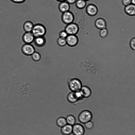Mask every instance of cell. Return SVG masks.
I'll return each instance as SVG.
<instances>
[{"label":"cell","instance_id":"1","mask_svg":"<svg viewBox=\"0 0 135 135\" xmlns=\"http://www.w3.org/2000/svg\"><path fill=\"white\" fill-rule=\"evenodd\" d=\"M31 32L35 38L44 37L47 33V29L43 25L37 23L34 25Z\"/></svg>","mask_w":135,"mask_h":135},{"label":"cell","instance_id":"17","mask_svg":"<svg viewBox=\"0 0 135 135\" xmlns=\"http://www.w3.org/2000/svg\"><path fill=\"white\" fill-rule=\"evenodd\" d=\"M125 11L128 15L133 16L135 15V6L134 5L131 4L125 6Z\"/></svg>","mask_w":135,"mask_h":135},{"label":"cell","instance_id":"31","mask_svg":"<svg viewBox=\"0 0 135 135\" xmlns=\"http://www.w3.org/2000/svg\"><path fill=\"white\" fill-rule=\"evenodd\" d=\"M131 4L135 5V0H131Z\"/></svg>","mask_w":135,"mask_h":135},{"label":"cell","instance_id":"8","mask_svg":"<svg viewBox=\"0 0 135 135\" xmlns=\"http://www.w3.org/2000/svg\"><path fill=\"white\" fill-rule=\"evenodd\" d=\"M67 45L70 47L77 46L79 42V39L76 35H69L66 38Z\"/></svg>","mask_w":135,"mask_h":135},{"label":"cell","instance_id":"12","mask_svg":"<svg viewBox=\"0 0 135 135\" xmlns=\"http://www.w3.org/2000/svg\"><path fill=\"white\" fill-rule=\"evenodd\" d=\"M33 42L36 47L42 48L46 44L47 40L45 37H37L35 38Z\"/></svg>","mask_w":135,"mask_h":135},{"label":"cell","instance_id":"2","mask_svg":"<svg viewBox=\"0 0 135 135\" xmlns=\"http://www.w3.org/2000/svg\"><path fill=\"white\" fill-rule=\"evenodd\" d=\"M69 87L72 92H80L82 87L81 81L78 78H73L69 80L68 82Z\"/></svg>","mask_w":135,"mask_h":135},{"label":"cell","instance_id":"6","mask_svg":"<svg viewBox=\"0 0 135 135\" xmlns=\"http://www.w3.org/2000/svg\"><path fill=\"white\" fill-rule=\"evenodd\" d=\"M82 97L80 92H71L68 95L67 98L69 103L74 104L77 102Z\"/></svg>","mask_w":135,"mask_h":135},{"label":"cell","instance_id":"5","mask_svg":"<svg viewBox=\"0 0 135 135\" xmlns=\"http://www.w3.org/2000/svg\"><path fill=\"white\" fill-rule=\"evenodd\" d=\"M61 19L63 22L66 25L74 22L75 16L73 13L69 11L62 13Z\"/></svg>","mask_w":135,"mask_h":135},{"label":"cell","instance_id":"10","mask_svg":"<svg viewBox=\"0 0 135 135\" xmlns=\"http://www.w3.org/2000/svg\"><path fill=\"white\" fill-rule=\"evenodd\" d=\"M35 37L31 32H25L22 36V40L25 44H31L34 41Z\"/></svg>","mask_w":135,"mask_h":135},{"label":"cell","instance_id":"11","mask_svg":"<svg viewBox=\"0 0 135 135\" xmlns=\"http://www.w3.org/2000/svg\"><path fill=\"white\" fill-rule=\"evenodd\" d=\"M98 9L97 7L93 4L88 5L86 8V12L89 16H95L97 14Z\"/></svg>","mask_w":135,"mask_h":135},{"label":"cell","instance_id":"7","mask_svg":"<svg viewBox=\"0 0 135 135\" xmlns=\"http://www.w3.org/2000/svg\"><path fill=\"white\" fill-rule=\"evenodd\" d=\"M21 51L22 53L26 56H31L35 51V49L31 44H25L22 47Z\"/></svg>","mask_w":135,"mask_h":135},{"label":"cell","instance_id":"30","mask_svg":"<svg viewBox=\"0 0 135 135\" xmlns=\"http://www.w3.org/2000/svg\"><path fill=\"white\" fill-rule=\"evenodd\" d=\"M76 1L77 0H66V1L70 5L75 3Z\"/></svg>","mask_w":135,"mask_h":135},{"label":"cell","instance_id":"29","mask_svg":"<svg viewBox=\"0 0 135 135\" xmlns=\"http://www.w3.org/2000/svg\"><path fill=\"white\" fill-rule=\"evenodd\" d=\"M14 3L16 4H21L24 3L26 0H10Z\"/></svg>","mask_w":135,"mask_h":135},{"label":"cell","instance_id":"16","mask_svg":"<svg viewBox=\"0 0 135 135\" xmlns=\"http://www.w3.org/2000/svg\"><path fill=\"white\" fill-rule=\"evenodd\" d=\"M61 132L63 135H70L72 132L73 126L66 124L61 128Z\"/></svg>","mask_w":135,"mask_h":135},{"label":"cell","instance_id":"33","mask_svg":"<svg viewBox=\"0 0 135 135\" xmlns=\"http://www.w3.org/2000/svg\"><path fill=\"white\" fill-rule=\"evenodd\" d=\"M83 1H84L86 2V1H89V0H83Z\"/></svg>","mask_w":135,"mask_h":135},{"label":"cell","instance_id":"26","mask_svg":"<svg viewBox=\"0 0 135 135\" xmlns=\"http://www.w3.org/2000/svg\"><path fill=\"white\" fill-rule=\"evenodd\" d=\"M69 35L64 30H61L59 33V37L66 38Z\"/></svg>","mask_w":135,"mask_h":135},{"label":"cell","instance_id":"19","mask_svg":"<svg viewBox=\"0 0 135 135\" xmlns=\"http://www.w3.org/2000/svg\"><path fill=\"white\" fill-rule=\"evenodd\" d=\"M67 124L73 126L76 123V119L75 116L72 115L67 116L66 118Z\"/></svg>","mask_w":135,"mask_h":135},{"label":"cell","instance_id":"24","mask_svg":"<svg viewBox=\"0 0 135 135\" xmlns=\"http://www.w3.org/2000/svg\"><path fill=\"white\" fill-rule=\"evenodd\" d=\"M108 34L109 31L106 28L101 29L99 32L100 36L103 38L106 37L108 36Z\"/></svg>","mask_w":135,"mask_h":135},{"label":"cell","instance_id":"18","mask_svg":"<svg viewBox=\"0 0 135 135\" xmlns=\"http://www.w3.org/2000/svg\"><path fill=\"white\" fill-rule=\"evenodd\" d=\"M34 25L33 23L30 21H27L24 23L23 25L24 30L25 32H31Z\"/></svg>","mask_w":135,"mask_h":135},{"label":"cell","instance_id":"15","mask_svg":"<svg viewBox=\"0 0 135 135\" xmlns=\"http://www.w3.org/2000/svg\"><path fill=\"white\" fill-rule=\"evenodd\" d=\"M70 5L66 1L60 2L58 5L59 10L62 13L70 11Z\"/></svg>","mask_w":135,"mask_h":135},{"label":"cell","instance_id":"22","mask_svg":"<svg viewBox=\"0 0 135 135\" xmlns=\"http://www.w3.org/2000/svg\"><path fill=\"white\" fill-rule=\"evenodd\" d=\"M31 58L32 60L35 61H40L41 58V54L38 52H35L31 55Z\"/></svg>","mask_w":135,"mask_h":135},{"label":"cell","instance_id":"32","mask_svg":"<svg viewBox=\"0 0 135 135\" xmlns=\"http://www.w3.org/2000/svg\"><path fill=\"white\" fill-rule=\"evenodd\" d=\"M56 1L60 2L66 1V0H56Z\"/></svg>","mask_w":135,"mask_h":135},{"label":"cell","instance_id":"25","mask_svg":"<svg viewBox=\"0 0 135 135\" xmlns=\"http://www.w3.org/2000/svg\"><path fill=\"white\" fill-rule=\"evenodd\" d=\"M94 124L92 121H89L85 124L86 128L88 130H91L93 129L94 127Z\"/></svg>","mask_w":135,"mask_h":135},{"label":"cell","instance_id":"27","mask_svg":"<svg viewBox=\"0 0 135 135\" xmlns=\"http://www.w3.org/2000/svg\"><path fill=\"white\" fill-rule=\"evenodd\" d=\"M130 47L131 49L133 50L135 49V38H133L131 40L130 43Z\"/></svg>","mask_w":135,"mask_h":135},{"label":"cell","instance_id":"9","mask_svg":"<svg viewBox=\"0 0 135 135\" xmlns=\"http://www.w3.org/2000/svg\"><path fill=\"white\" fill-rule=\"evenodd\" d=\"M85 133V129L82 125L76 123L73 126L72 133L73 135H84Z\"/></svg>","mask_w":135,"mask_h":135},{"label":"cell","instance_id":"20","mask_svg":"<svg viewBox=\"0 0 135 135\" xmlns=\"http://www.w3.org/2000/svg\"><path fill=\"white\" fill-rule=\"evenodd\" d=\"M56 123L59 127L61 128L67 124L66 118L63 117H59L56 120Z\"/></svg>","mask_w":135,"mask_h":135},{"label":"cell","instance_id":"13","mask_svg":"<svg viewBox=\"0 0 135 135\" xmlns=\"http://www.w3.org/2000/svg\"><path fill=\"white\" fill-rule=\"evenodd\" d=\"M80 92L82 97L85 98L89 97L92 93L91 89L87 86H82Z\"/></svg>","mask_w":135,"mask_h":135},{"label":"cell","instance_id":"4","mask_svg":"<svg viewBox=\"0 0 135 135\" xmlns=\"http://www.w3.org/2000/svg\"><path fill=\"white\" fill-rule=\"evenodd\" d=\"M64 30L69 35H76L79 31L80 28L76 23L73 22L67 25L65 28Z\"/></svg>","mask_w":135,"mask_h":135},{"label":"cell","instance_id":"23","mask_svg":"<svg viewBox=\"0 0 135 135\" xmlns=\"http://www.w3.org/2000/svg\"><path fill=\"white\" fill-rule=\"evenodd\" d=\"M57 43L58 45L61 47H64L67 45L66 38L61 37H59L57 40Z\"/></svg>","mask_w":135,"mask_h":135},{"label":"cell","instance_id":"21","mask_svg":"<svg viewBox=\"0 0 135 135\" xmlns=\"http://www.w3.org/2000/svg\"><path fill=\"white\" fill-rule=\"evenodd\" d=\"M75 5L76 7L78 9H82L86 6V2L83 0H77L75 3Z\"/></svg>","mask_w":135,"mask_h":135},{"label":"cell","instance_id":"14","mask_svg":"<svg viewBox=\"0 0 135 135\" xmlns=\"http://www.w3.org/2000/svg\"><path fill=\"white\" fill-rule=\"evenodd\" d=\"M95 25L97 29L100 30L106 28L107 27L106 22L102 18L97 19L95 21Z\"/></svg>","mask_w":135,"mask_h":135},{"label":"cell","instance_id":"28","mask_svg":"<svg viewBox=\"0 0 135 135\" xmlns=\"http://www.w3.org/2000/svg\"><path fill=\"white\" fill-rule=\"evenodd\" d=\"M122 2L125 6L131 4V0H122Z\"/></svg>","mask_w":135,"mask_h":135},{"label":"cell","instance_id":"3","mask_svg":"<svg viewBox=\"0 0 135 135\" xmlns=\"http://www.w3.org/2000/svg\"><path fill=\"white\" fill-rule=\"evenodd\" d=\"M93 117L92 113L88 110H84L79 114L78 119L79 122L83 124L91 121Z\"/></svg>","mask_w":135,"mask_h":135}]
</instances>
